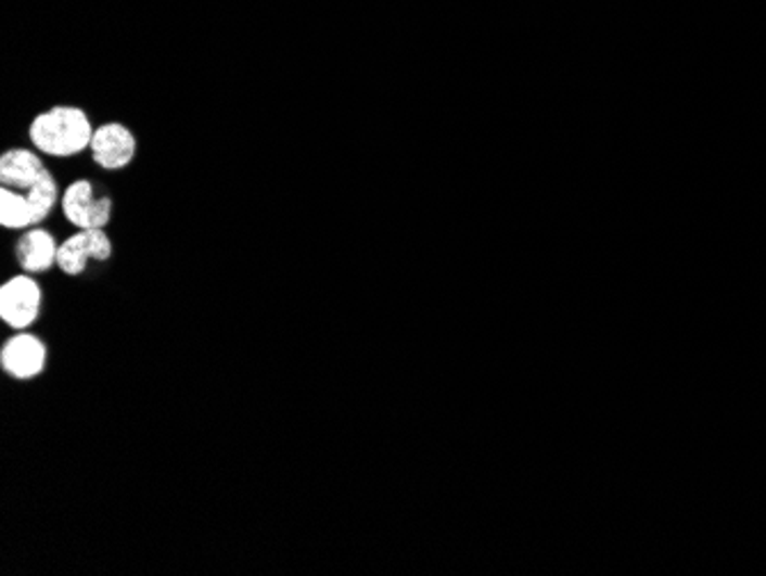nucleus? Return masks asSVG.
<instances>
[{"mask_svg":"<svg viewBox=\"0 0 766 576\" xmlns=\"http://www.w3.org/2000/svg\"><path fill=\"white\" fill-rule=\"evenodd\" d=\"M39 308H42V290L30 273L14 276L0 287V320L8 327L16 331L28 329L37 320Z\"/></svg>","mask_w":766,"mask_h":576,"instance_id":"3","label":"nucleus"},{"mask_svg":"<svg viewBox=\"0 0 766 576\" xmlns=\"http://www.w3.org/2000/svg\"><path fill=\"white\" fill-rule=\"evenodd\" d=\"M0 366L14 380H33L47 366V345L30 333H18L0 351Z\"/></svg>","mask_w":766,"mask_h":576,"instance_id":"6","label":"nucleus"},{"mask_svg":"<svg viewBox=\"0 0 766 576\" xmlns=\"http://www.w3.org/2000/svg\"><path fill=\"white\" fill-rule=\"evenodd\" d=\"M63 214L78 230H106L113 216V201L108 195L97 197L88 180L72 182L63 193Z\"/></svg>","mask_w":766,"mask_h":576,"instance_id":"2","label":"nucleus"},{"mask_svg":"<svg viewBox=\"0 0 766 576\" xmlns=\"http://www.w3.org/2000/svg\"><path fill=\"white\" fill-rule=\"evenodd\" d=\"M0 226L5 230H26L35 226L28 195L3 187V191H0Z\"/></svg>","mask_w":766,"mask_h":576,"instance_id":"9","label":"nucleus"},{"mask_svg":"<svg viewBox=\"0 0 766 576\" xmlns=\"http://www.w3.org/2000/svg\"><path fill=\"white\" fill-rule=\"evenodd\" d=\"M44 170L47 166L42 164V158L26 148H12L0 156V182L16 191H28L44 175Z\"/></svg>","mask_w":766,"mask_h":576,"instance_id":"8","label":"nucleus"},{"mask_svg":"<svg viewBox=\"0 0 766 576\" xmlns=\"http://www.w3.org/2000/svg\"><path fill=\"white\" fill-rule=\"evenodd\" d=\"M113 255V242L106 230H78L58 248V267L67 276H80L90 260L106 263Z\"/></svg>","mask_w":766,"mask_h":576,"instance_id":"4","label":"nucleus"},{"mask_svg":"<svg viewBox=\"0 0 766 576\" xmlns=\"http://www.w3.org/2000/svg\"><path fill=\"white\" fill-rule=\"evenodd\" d=\"M28 201L33 205V218H35V226L37 223H42L44 218L55 209L58 205V182H55V177L51 175V170L47 168L44 175L39 177V180L28 189Z\"/></svg>","mask_w":766,"mask_h":576,"instance_id":"10","label":"nucleus"},{"mask_svg":"<svg viewBox=\"0 0 766 576\" xmlns=\"http://www.w3.org/2000/svg\"><path fill=\"white\" fill-rule=\"evenodd\" d=\"M90 152L94 164L102 166L104 170H123L136 158L138 143L129 127L108 123L94 129Z\"/></svg>","mask_w":766,"mask_h":576,"instance_id":"5","label":"nucleus"},{"mask_svg":"<svg viewBox=\"0 0 766 576\" xmlns=\"http://www.w3.org/2000/svg\"><path fill=\"white\" fill-rule=\"evenodd\" d=\"M55 236L44 228H30L14 246L16 263L26 273H44L58 265Z\"/></svg>","mask_w":766,"mask_h":576,"instance_id":"7","label":"nucleus"},{"mask_svg":"<svg viewBox=\"0 0 766 576\" xmlns=\"http://www.w3.org/2000/svg\"><path fill=\"white\" fill-rule=\"evenodd\" d=\"M94 127L84 108L53 106L30 123L28 138L35 150L49 156L67 158L90 150Z\"/></svg>","mask_w":766,"mask_h":576,"instance_id":"1","label":"nucleus"}]
</instances>
